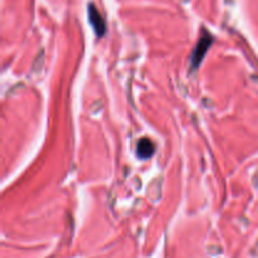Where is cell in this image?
Wrapping results in <instances>:
<instances>
[{"instance_id": "1", "label": "cell", "mask_w": 258, "mask_h": 258, "mask_svg": "<svg viewBox=\"0 0 258 258\" xmlns=\"http://www.w3.org/2000/svg\"><path fill=\"white\" fill-rule=\"evenodd\" d=\"M212 42H213V37L206 29H203L201 38H199L198 43L194 48L193 55H191V66H193V68H198V66L201 64L204 55L207 54L209 47H211Z\"/></svg>"}, {"instance_id": "2", "label": "cell", "mask_w": 258, "mask_h": 258, "mask_svg": "<svg viewBox=\"0 0 258 258\" xmlns=\"http://www.w3.org/2000/svg\"><path fill=\"white\" fill-rule=\"evenodd\" d=\"M88 20H90V24L92 25L97 37H103L106 32V23L103 20L102 15L97 10V8L93 4L88 5Z\"/></svg>"}, {"instance_id": "3", "label": "cell", "mask_w": 258, "mask_h": 258, "mask_svg": "<svg viewBox=\"0 0 258 258\" xmlns=\"http://www.w3.org/2000/svg\"><path fill=\"white\" fill-rule=\"evenodd\" d=\"M136 154L140 159H148L154 154V144L148 138L141 139L136 146Z\"/></svg>"}]
</instances>
